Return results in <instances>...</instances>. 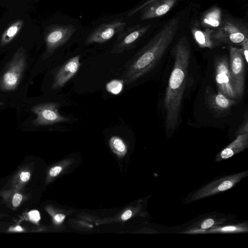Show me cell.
I'll return each mask as SVG.
<instances>
[{
    "label": "cell",
    "instance_id": "obj_6",
    "mask_svg": "<svg viewBox=\"0 0 248 248\" xmlns=\"http://www.w3.org/2000/svg\"><path fill=\"white\" fill-rule=\"evenodd\" d=\"M229 64V60L226 56L215 57V80L217 90L227 97L235 100L236 96L232 83Z\"/></svg>",
    "mask_w": 248,
    "mask_h": 248
},
{
    "label": "cell",
    "instance_id": "obj_7",
    "mask_svg": "<svg viewBox=\"0 0 248 248\" xmlns=\"http://www.w3.org/2000/svg\"><path fill=\"white\" fill-rule=\"evenodd\" d=\"M126 25L123 17L102 23L89 34L85 44L89 45L93 43H104L124 30Z\"/></svg>",
    "mask_w": 248,
    "mask_h": 248
},
{
    "label": "cell",
    "instance_id": "obj_28",
    "mask_svg": "<svg viewBox=\"0 0 248 248\" xmlns=\"http://www.w3.org/2000/svg\"><path fill=\"white\" fill-rule=\"evenodd\" d=\"M132 213L131 210H128L126 211L122 216V219L123 220H125L131 217Z\"/></svg>",
    "mask_w": 248,
    "mask_h": 248
},
{
    "label": "cell",
    "instance_id": "obj_30",
    "mask_svg": "<svg viewBox=\"0 0 248 248\" xmlns=\"http://www.w3.org/2000/svg\"><path fill=\"white\" fill-rule=\"evenodd\" d=\"M236 228L234 226H227L223 228L221 230L225 231H232L236 230Z\"/></svg>",
    "mask_w": 248,
    "mask_h": 248
},
{
    "label": "cell",
    "instance_id": "obj_22",
    "mask_svg": "<svg viewBox=\"0 0 248 248\" xmlns=\"http://www.w3.org/2000/svg\"><path fill=\"white\" fill-rule=\"evenodd\" d=\"M248 122L247 119H246V121L242 123V124L240 126L239 129H238V133L239 135L244 134L246 133H248Z\"/></svg>",
    "mask_w": 248,
    "mask_h": 248
},
{
    "label": "cell",
    "instance_id": "obj_11",
    "mask_svg": "<svg viewBox=\"0 0 248 248\" xmlns=\"http://www.w3.org/2000/svg\"><path fill=\"white\" fill-rule=\"evenodd\" d=\"M80 55L73 57L64 62L56 72L52 84V89L63 87L77 73L81 65Z\"/></svg>",
    "mask_w": 248,
    "mask_h": 248
},
{
    "label": "cell",
    "instance_id": "obj_8",
    "mask_svg": "<svg viewBox=\"0 0 248 248\" xmlns=\"http://www.w3.org/2000/svg\"><path fill=\"white\" fill-rule=\"evenodd\" d=\"M60 106L61 104L58 102H47L34 106L31 110L37 117L32 124L35 125H46L69 121V118L62 115L59 112Z\"/></svg>",
    "mask_w": 248,
    "mask_h": 248
},
{
    "label": "cell",
    "instance_id": "obj_23",
    "mask_svg": "<svg viewBox=\"0 0 248 248\" xmlns=\"http://www.w3.org/2000/svg\"><path fill=\"white\" fill-rule=\"evenodd\" d=\"M22 199V196L19 193H16L13 196L12 204L14 206L17 207L20 203Z\"/></svg>",
    "mask_w": 248,
    "mask_h": 248
},
{
    "label": "cell",
    "instance_id": "obj_31",
    "mask_svg": "<svg viewBox=\"0 0 248 248\" xmlns=\"http://www.w3.org/2000/svg\"><path fill=\"white\" fill-rule=\"evenodd\" d=\"M16 230L17 231H22V229L20 226H18L16 228Z\"/></svg>",
    "mask_w": 248,
    "mask_h": 248
},
{
    "label": "cell",
    "instance_id": "obj_20",
    "mask_svg": "<svg viewBox=\"0 0 248 248\" xmlns=\"http://www.w3.org/2000/svg\"><path fill=\"white\" fill-rule=\"evenodd\" d=\"M233 186V182L231 180H225L219 184L214 190V192L226 190L231 188Z\"/></svg>",
    "mask_w": 248,
    "mask_h": 248
},
{
    "label": "cell",
    "instance_id": "obj_15",
    "mask_svg": "<svg viewBox=\"0 0 248 248\" xmlns=\"http://www.w3.org/2000/svg\"><path fill=\"white\" fill-rule=\"evenodd\" d=\"M24 24L22 20L19 19L11 24L3 32L0 40V45L4 46L10 43L20 32Z\"/></svg>",
    "mask_w": 248,
    "mask_h": 248
},
{
    "label": "cell",
    "instance_id": "obj_9",
    "mask_svg": "<svg viewBox=\"0 0 248 248\" xmlns=\"http://www.w3.org/2000/svg\"><path fill=\"white\" fill-rule=\"evenodd\" d=\"M149 28V25H136L122 31L117 34L111 53L120 54L133 48L136 43Z\"/></svg>",
    "mask_w": 248,
    "mask_h": 248
},
{
    "label": "cell",
    "instance_id": "obj_4",
    "mask_svg": "<svg viewBox=\"0 0 248 248\" xmlns=\"http://www.w3.org/2000/svg\"><path fill=\"white\" fill-rule=\"evenodd\" d=\"M76 31V27L70 24H54L48 27L45 32L46 50L43 59L50 57L57 48L65 44Z\"/></svg>",
    "mask_w": 248,
    "mask_h": 248
},
{
    "label": "cell",
    "instance_id": "obj_18",
    "mask_svg": "<svg viewBox=\"0 0 248 248\" xmlns=\"http://www.w3.org/2000/svg\"><path fill=\"white\" fill-rule=\"evenodd\" d=\"M124 84L123 80L115 79L107 83L106 89L108 93L114 95H117L122 92Z\"/></svg>",
    "mask_w": 248,
    "mask_h": 248
},
{
    "label": "cell",
    "instance_id": "obj_3",
    "mask_svg": "<svg viewBox=\"0 0 248 248\" xmlns=\"http://www.w3.org/2000/svg\"><path fill=\"white\" fill-rule=\"evenodd\" d=\"M25 50L19 48L13 55L0 79V89L4 91L15 90L19 85L26 66Z\"/></svg>",
    "mask_w": 248,
    "mask_h": 248
},
{
    "label": "cell",
    "instance_id": "obj_27",
    "mask_svg": "<svg viewBox=\"0 0 248 248\" xmlns=\"http://www.w3.org/2000/svg\"><path fill=\"white\" fill-rule=\"evenodd\" d=\"M31 174L29 172H22L20 174V178L23 182H27L30 178Z\"/></svg>",
    "mask_w": 248,
    "mask_h": 248
},
{
    "label": "cell",
    "instance_id": "obj_14",
    "mask_svg": "<svg viewBox=\"0 0 248 248\" xmlns=\"http://www.w3.org/2000/svg\"><path fill=\"white\" fill-rule=\"evenodd\" d=\"M222 33L216 35L215 38L223 40H228L234 44L241 43L247 37L233 25L229 24L225 27Z\"/></svg>",
    "mask_w": 248,
    "mask_h": 248
},
{
    "label": "cell",
    "instance_id": "obj_25",
    "mask_svg": "<svg viewBox=\"0 0 248 248\" xmlns=\"http://www.w3.org/2000/svg\"><path fill=\"white\" fill-rule=\"evenodd\" d=\"M214 223V220L213 219L209 218L204 220L201 225V228L205 229L211 227Z\"/></svg>",
    "mask_w": 248,
    "mask_h": 248
},
{
    "label": "cell",
    "instance_id": "obj_21",
    "mask_svg": "<svg viewBox=\"0 0 248 248\" xmlns=\"http://www.w3.org/2000/svg\"><path fill=\"white\" fill-rule=\"evenodd\" d=\"M242 53L243 55V57L244 60L245 61L246 63L248 64V38L246 37L244 41L242 42Z\"/></svg>",
    "mask_w": 248,
    "mask_h": 248
},
{
    "label": "cell",
    "instance_id": "obj_1",
    "mask_svg": "<svg viewBox=\"0 0 248 248\" xmlns=\"http://www.w3.org/2000/svg\"><path fill=\"white\" fill-rule=\"evenodd\" d=\"M173 66L166 89L164 107L166 111V130L175 129L180 119V113L188 68L190 59V47L185 36L181 37L172 48Z\"/></svg>",
    "mask_w": 248,
    "mask_h": 248
},
{
    "label": "cell",
    "instance_id": "obj_29",
    "mask_svg": "<svg viewBox=\"0 0 248 248\" xmlns=\"http://www.w3.org/2000/svg\"><path fill=\"white\" fill-rule=\"evenodd\" d=\"M55 220L59 223L62 222L65 218V216L62 214H58L55 217Z\"/></svg>",
    "mask_w": 248,
    "mask_h": 248
},
{
    "label": "cell",
    "instance_id": "obj_26",
    "mask_svg": "<svg viewBox=\"0 0 248 248\" xmlns=\"http://www.w3.org/2000/svg\"><path fill=\"white\" fill-rule=\"evenodd\" d=\"M62 167L60 166H55L49 170L50 176L54 177L58 175L62 171Z\"/></svg>",
    "mask_w": 248,
    "mask_h": 248
},
{
    "label": "cell",
    "instance_id": "obj_5",
    "mask_svg": "<svg viewBox=\"0 0 248 248\" xmlns=\"http://www.w3.org/2000/svg\"><path fill=\"white\" fill-rule=\"evenodd\" d=\"M229 70L236 99L243 96L245 85V65L242 48L230 46Z\"/></svg>",
    "mask_w": 248,
    "mask_h": 248
},
{
    "label": "cell",
    "instance_id": "obj_10",
    "mask_svg": "<svg viewBox=\"0 0 248 248\" xmlns=\"http://www.w3.org/2000/svg\"><path fill=\"white\" fill-rule=\"evenodd\" d=\"M205 102L210 111L216 114H223L228 112L235 101L225 96L217 90L216 93L210 86L205 92Z\"/></svg>",
    "mask_w": 248,
    "mask_h": 248
},
{
    "label": "cell",
    "instance_id": "obj_24",
    "mask_svg": "<svg viewBox=\"0 0 248 248\" xmlns=\"http://www.w3.org/2000/svg\"><path fill=\"white\" fill-rule=\"evenodd\" d=\"M29 215L30 218L33 221H38L40 218L39 213L37 210L30 212Z\"/></svg>",
    "mask_w": 248,
    "mask_h": 248
},
{
    "label": "cell",
    "instance_id": "obj_16",
    "mask_svg": "<svg viewBox=\"0 0 248 248\" xmlns=\"http://www.w3.org/2000/svg\"><path fill=\"white\" fill-rule=\"evenodd\" d=\"M193 32L196 41L201 47L212 48L213 47L214 44L209 33L198 30H194Z\"/></svg>",
    "mask_w": 248,
    "mask_h": 248
},
{
    "label": "cell",
    "instance_id": "obj_13",
    "mask_svg": "<svg viewBox=\"0 0 248 248\" xmlns=\"http://www.w3.org/2000/svg\"><path fill=\"white\" fill-rule=\"evenodd\" d=\"M248 133L238 135L236 139L222 151L220 156L223 159L232 156L248 145Z\"/></svg>",
    "mask_w": 248,
    "mask_h": 248
},
{
    "label": "cell",
    "instance_id": "obj_17",
    "mask_svg": "<svg viewBox=\"0 0 248 248\" xmlns=\"http://www.w3.org/2000/svg\"><path fill=\"white\" fill-rule=\"evenodd\" d=\"M221 19V11L217 8L213 9L208 12L203 19L205 24L212 27H218Z\"/></svg>",
    "mask_w": 248,
    "mask_h": 248
},
{
    "label": "cell",
    "instance_id": "obj_19",
    "mask_svg": "<svg viewBox=\"0 0 248 248\" xmlns=\"http://www.w3.org/2000/svg\"><path fill=\"white\" fill-rule=\"evenodd\" d=\"M112 148L116 152L124 153L125 151L126 146L123 140L119 137H112L109 141Z\"/></svg>",
    "mask_w": 248,
    "mask_h": 248
},
{
    "label": "cell",
    "instance_id": "obj_2",
    "mask_svg": "<svg viewBox=\"0 0 248 248\" xmlns=\"http://www.w3.org/2000/svg\"><path fill=\"white\" fill-rule=\"evenodd\" d=\"M179 25V18L171 19L126 62L120 77L124 83L131 84L154 68L172 42Z\"/></svg>",
    "mask_w": 248,
    "mask_h": 248
},
{
    "label": "cell",
    "instance_id": "obj_12",
    "mask_svg": "<svg viewBox=\"0 0 248 248\" xmlns=\"http://www.w3.org/2000/svg\"><path fill=\"white\" fill-rule=\"evenodd\" d=\"M176 0H155L142 8L140 19H149L163 16L174 5Z\"/></svg>",
    "mask_w": 248,
    "mask_h": 248
}]
</instances>
